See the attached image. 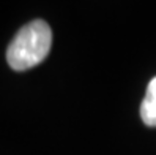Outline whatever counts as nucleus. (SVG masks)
<instances>
[{
	"label": "nucleus",
	"instance_id": "obj_1",
	"mask_svg": "<svg viewBox=\"0 0 156 155\" xmlns=\"http://www.w3.org/2000/svg\"><path fill=\"white\" fill-rule=\"evenodd\" d=\"M52 48V30L43 19H33L16 33L6 49V62L16 71L41 63Z\"/></svg>",
	"mask_w": 156,
	"mask_h": 155
},
{
	"label": "nucleus",
	"instance_id": "obj_2",
	"mask_svg": "<svg viewBox=\"0 0 156 155\" xmlns=\"http://www.w3.org/2000/svg\"><path fill=\"white\" fill-rule=\"evenodd\" d=\"M140 117L145 125L156 127V76L148 83L144 101L140 105Z\"/></svg>",
	"mask_w": 156,
	"mask_h": 155
}]
</instances>
